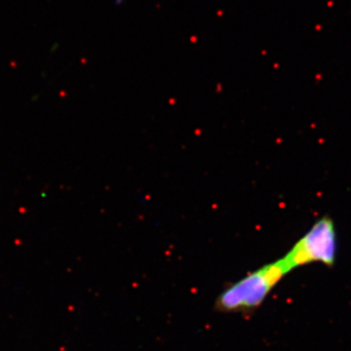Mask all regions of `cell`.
I'll return each mask as SVG.
<instances>
[{
    "label": "cell",
    "instance_id": "7a4b0ae2",
    "mask_svg": "<svg viewBox=\"0 0 351 351\" xmlns=\"http://www.w3.org/2000/svg\"><path fill=\"white\" fill-rule=\"evenodd\" d=\"M337 256V234L331 219L323 218L313 224L283 258L290 270L311 263L332 265Z\"/></svg>",
    "mask_w": 351,
    "mask_h": 351
},
{
    "label": "cell",
    "instance_id": "6da1fadb",
    "mask_svg": "<svg viewBox=\"0 0 351 351\" xmlns=\"http://www.w3.org/2000/svg\"><path fill=\"white\" fill-rule=\"evenodd\" d=\"M291 270L283 258L253 271L221 293L216 308L221 312H249L264 302L272 289Z\"/></svg>",
    "mask_w": 351,
    "mask_h": 351
}]
</instances>
